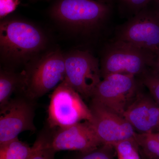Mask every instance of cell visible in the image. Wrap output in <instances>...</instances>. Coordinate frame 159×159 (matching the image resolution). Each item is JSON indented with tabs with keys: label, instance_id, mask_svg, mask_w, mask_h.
<instances>
[{
	"label": "cell",
	"instance_id": "obj_1",
	"mask_svg": "<svg viewBox=\"0 0 159 159\" xmlns=\"http://www.w3.org/2000/svg\"><path fill=\"white\" fill-rule=\"evenodd\" d=\"M53 17L85 37L109 35L111 9L94 0H60L53 7Z\"/></svg>",
	"mask_w": 159,
	"mask_h": 159
},
{
	"label": "cell",
	"instance_id": "obj_2",
	"mask_svg": "<svg viewBox=\"0 0 159 159\" xmlns=\"http://www.w3.org/2000/svg\"><path fill=\"white\" fill-rule=\"evenodd\" d=\"M46 42L42 31L31 23L12 19L1 22V53L6 62H26L44 48Z\"/></svg>",
	"mask_w": 159,
	"mask_h": 159
},
{
	"label": "cell",
	"instance_id": "obj_3",
	"mask_svg": "<svg viewBox=\"0 0 159 159\" xmlns=\"http://www.w3.org/2000/svg\"><path fill=\"white\" fill-rule=\"evenodd\" d=\"M155 56L151 51L130 43L108 40L102 49L99 62L101 77L120 74L139 78L152 68Z\"/></svg>",
	"mask_w": 159,
	"mask_h": 159
},
{
	"label": "cell",
	"instance_id": "obj_4",
	"mask_svg": "<svg viewBox=\"0 0 159 159\" xmlns=\"http://www.w3.org/2000/svg\"><path fill=\"white\" fill-rule=\"evenodd\" d=\"M24 75L25 96L34 100L56 88L65 76L64 55L51 52L29 65Z\"/></svg>",
	"mask_w": 159,
	"mask_h": 159
},
{
	"label": "cell",
	"instance_id": "obj_5",
	"mask_svg": "<svg viewBox=\"0 0 159 159\" xmlns=\"http://www.w3.org/2000/svg\"><path fill=\"white\" fill-rule=\"evenodd\" d=\"M50 99L48 118L50 128H64L82 120L92 121L89 107L81 96L64 80L54 89Z\"/></svg>",
	"mask_w": 159,
	"mask_h": 159
},
{
	"label": "cell",
	"instance_id": "obj_6",
	"mask_svg": "<svg viewBox=\"0 0 159 159\" xmlns=\"http://www.w3.org/2000/svg\"><path fill=\"white\" fill-rule=\"evenodd\" d=\"M143 84L129 74H111L102 78L94 90L92 101L123 117Z\"/></svg>",
	"mask_w": 159,
	"mask_h": 159
},
{
	"label": "cell",
	"instance_id": "obj_7",
	"mask_svg": "<svg viewBox=\"0 0 159 159\" xmlns=\"http://www.w3.org/2000/svg\"><path fill=\"white\" fill-rule=\"evenodd\" d=\"M111 39L122 41L159 52V16L148 6L116 27Z\"/></svg>",
	"mask_w": 159,
	"mask_h": 159
},
{
	"label": "cell",
	"instance_id": "obj_8",
	"mask_svg": "<svg viewBox=\"0 0 159 159\" xmlns=\"http://www.w3.org/2000/svg\"><path fill=\"white\" fill-rule=\"evenodd\" d=\"M64 80L83 98L88 99L101 80L100 63L90 52L76 50L64 55Z\"/></svg>",
	"mask_w": 159,
	"mask_h": 159
},
{
	"label": "cell",
	"instance_id": "obj_9",
	"mask_svg": "<svg viewBox=\"0 0 159 159\" xmlns=\"http://www.w3.org/2000/svg\"><path fill=\"white\" fill-rule=\"evenodd\" d=\"M33 101L25 95L11 99L1 108L0 145L16 139L23 132L36 130Z\"/></svg>",
	"mask_w": 159,
	"mask_h": 159
},
{
	"label": "cell",
	"instance_id": "obj_10",
	"mask_svg": "<svg viewBox=\"0 0 159 159\" xmlns=\"http://www.w3.org/2000/svg\"><path fill=\"white\" fill-rule=\"evenodd\" d=\"M89 107L93 116L90 123L102 145H113L123 140L134 139L136 132L124 117L92 100Z\"/></svg>",
	"mask_w": 159,
	"mask_h": 159
},
{
	"label": "cell",
	"instance_id": "obj_11",
	"mask_svg": "<svg viewBox=\"0 0 159 159\" xmlns=\"http://www.w3.org/2000/svg\"><path fill=\"white\" fill-rule=\"evenodd\" d=\"M46 145L55 152L77 151L86 152L102 145L89 121L58 128L52 135L46 136Z\"/></svg>",
	"mask_w": 159,
	"mask_h": 159
},
{
	"label": "cell",
	"instance_id": "obj_12",
	"mask_svg": "<svg viewBox=\"0 0 159 159\" xmlns=\"http://www.w3.org/2000/svg\"><path fill=\"white\" fill-rule=\"evenodd\" d=\"M143 86L123 117L139 133L156 132L159 126V105L150 93L142 92Z\"/></svg>",
	"mask_w": 159,
	"mask_h": 159
},
{
	"label": "cell",
	"instance_id": "obj_13",
	"mask_svg": "<svg viewBox=\"0 0 159 159\" xmlns=\"http://www.w3.org/2000/svg\"><path fill=\"white\" fill-rule=\"evenodd\" d=\"M24 75L11 71L1 70L0 73V107L6 105L16 90L23 92Z\"/></svg>",
	"mask_w": 159,
	"mask_h": 159
},
{
	"label": "cell",
	"instance_id": "obj_14",
	"mask_svg": "<svg viewBox=\"0 0 159 159\" xmlns=\"http://www.w3.org/2000/svg\"><path fill=\"white\" fill-rule=\"evenodd\" d=\"M37 147L36 141L31 147L17 138L0 145V159H29Z\"/></svg>",
	"mask_w": 159,
	"mask_h": 159
},
{
	"label": "cell",
	"instance_id": "obj_15",
	"mask_svg": "<svg viewBox=\"0 0 159 159\" xmlns=\"http://www.w3.org/2000/svg\"><path fill=\"white\" fill-rule=\"evenodd\" d=\"M134 139L145 159H159V142L152 133H136Z\"/></svg>",
	"mask_w": 159,
	"mask_h": 159
},
{
	"label": "cell",
	"instance_id": "obj_16",
	"mask_svg": "<svg viewBox=\"0 0 159 159\" xmlns=\"http://www.w3.org/2000/svg\"><path fill=\"white\" fill-rule=\"evenodd\" d=\"M113 146L118 159H142L140 148L134 139L120 141Z\"/></svg>",
	"mask_w": 159,
	"mask_h": 159
},
{
	"label": "cell",
	"instance_id": "obj_17",
	"mask_svg": "<svg viewBox=\"0 0 159 159\" xmlns=\"http://www.w3.org/2000/svg\"><path fill=\"white\" fill-rule=\"evenodd\" d=\"M138 78L159 105V74L151 69Z\"/></svg>",
	"mask_w": 159,
	"mask_h": 159
},
{
	"label": "cell",
	"instance_id": "obj_18",
	"mask_svg": "<svg viewBox=\"0 0 159 159\" xmlns=\"http://www.w3.org/2000/svg\"><path fill=\"white\" fill-rule=\"evenodd\" d=\"M115 153L112 145L103 144L88 152H80L73 159H113Z\"/></svg>",
	"mask_w": 159,
	"mask_h": 159
},
{
	"label": "cell",
	"instance_id": "obj_19",
	"mask_svg": "<svg viewBox=\"0 0 159 159\" xmlns=\"http://www.w3.org/2000/svg\"><path fill=\"white\" fill-rule=\"evenodd\" d=\"M153 0H119V9L122 15L128 19L148 6Z\"/></svg>",
	"mask_w": 159,
	"mask_h": 159
},
{
	"label": "cell",
	"instance_id": "obj_20",
	"mask_svg": "<svg viewBox=\"0 0 159 159\" xmlns=\"http://www.w3.org/2000/svg\"><path fill=\"white\" fill-rule=\"evenodd\" d=\"M36 141L38 143L37 149L29 159H54L56 152L46 146L45 135L40 136Z\"/></svg>",
	"mask_w": 159,
	"mask_h": 159
},
{
	"label": "cell",
	"instance_id": "obj_21",
	"mask_svg": "<svg viewBox=\"0 0 159 159\" xmlns=\"http://www.w3.org/2000/svg\"><path fill=\"white\" fill-rule=\"evenodd\" d=\"M19 3V0H0L1 17L6 16L14 11Z\"/></svg>",
	"mask_w": 159,
	"mask_h": 159
},
{
	"label": "cell",
	"instance_id": "obj_22",
	"mask_svg": "<svg viewBox=\"0 0 159 159\" xmlns=\"http://www.w3.org/2000/svg\"><path fill=\"white\" fill-rule=\"evenodd\" d=\"M152 69L159 74V52L156 55L153 66Z\"/></svg>",
	"mask_w": 159,
	"mask_h": 159
},
{
	"label": "cell",
	"instance_id": "obj_23",
	"mask_svg": "<svg viewBox=\"0 0 159 159\" xmlns=\"http://www.w3.org/2000/svg\"><path fill=\"white\" fill-rule=\"evenodd\" d=\"M151 3L153 4V7L152 8L159 16V0H153Z\"/></svg>",
	"mask_w": 159,
	"mask_h": 159
},
{
	"label": "cell",
	"instance_id": "obj_24",
	"mask_svg": "<svg viewBox=\"0 0 159 159\" xmlns=\"http://www.w3.org/2000/svg\"><path fill=\"white\" fill-rule=\"evenodd\" d=\"M153 136L155 138V139L159 142V131L156 132L152 133Z\"/></svg>",
	"mask_w": 159,
	"mask_h": 159
},
{
	"label": "cell",
	"instance_id": "obj_25",
	"mask_svg": "<svg viewBox=\"0 0 159 159\" xmlns=\"http://www.w3.org/2000/svg\"><path fill=\"white\" fill-rule=\"evenodd\" d=\"M158 131H159V126L158 127V128L157 130V132H158Z\"/></svg>",
	"mask_w": 159,
	"mask_h": 159
},
{
	"label": "cell",
	"instance_id": "obj_26",
	"mask_svg": "<svg viewBox=\"0 0 159 159\" xmlns=\"http://www.w3.org/2000/svg\"><path fill=\"white\" fill-rule=\"evenodd\" d=\"M103 1H110V0H103Z\"/></svg>",
	"mask_w": 159,
	"mask_h": 159
}]
</instances>
